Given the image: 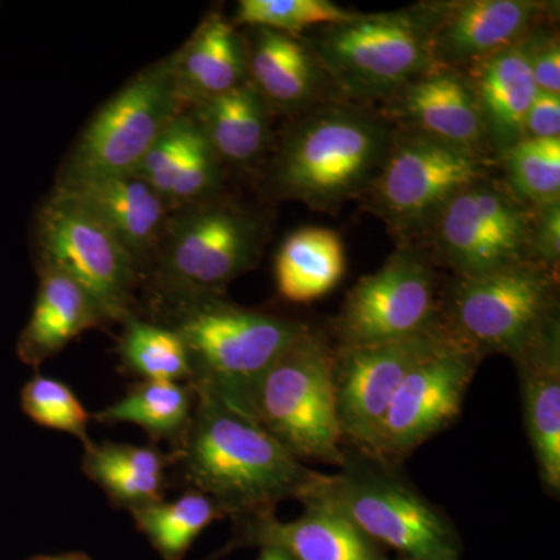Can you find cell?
Wrapping results in <instances>:
<instances>
[{"label":"cell","instance_id":"cell-35","mask_svg":"<svg viewBox=\"0 0 560 560\" xmlns=\"http://www.w3.org/2000/svg\"><path fill=\"white\" fill-rule=\"evenodd\" d=\"M537 91L560 95V46L558 33L534 28L522 40Z\"/></svg>","mask_w":560,"mask_h":560},{"label":"cell","instance_id":"cell-29","mask_svg":"<svg viewBox=\"0 0 560 560\" xmlns=\"http://www.w3.org/2000/svg\"><path fill=\"white\" fill-rule=\"evenodd\" d=\"M195 393L191 383L142 382L116 404L95 412L102 423H132L154 441L171 442L178 451L194 416Z\"/></svg>","mask_w":560,"mask_h":560},{"label":"cell","instance_id":"cell-12","mask_svg":"<svg viewBox=\"0 0 560 560\" xmlns=\"http://www.w3.org/2000/svg\"><path fill=\"white\" fill-rule=\"evenodd\" d=\"M33 245L38 267L54 268L75 280L105 320L130 315L138 261L79 200L55 190L36 215Z\"/></svg>","mask_w":560,"mask_h":560},{"label":"cell","instance_id":"cell-6","mask_svg":"<svg viewBox=\"0 0 560 560\" xmlns=\"http://www.w3.org/2000/svg\"><path fill=\"white\" fill-rule=\"evenodd\" d=\"M334 364L335 349L307 326L272 361L254 390V419L301 463L340 466L345 458Z\"/></svg>","mask_w":560,"mask_h":560},{"label":"cell","instance_id":"cell-24","mask_svg":"<svg viewBox=\"0 0 560 560\" xmlns=\"http://www.w3.org/2000/svg\"><path fill=\"white\" fill-rule=\"evenodd\" d=\"M38 272L32 316L16 345L22 363L33 368L57 355L83 331L106 323L98 305L75 280L50 267H38Z\"/></svg>","mask_w":560,"mask_h":560},{"label":"cell","instance_id":"cell-3","mask_svg":"<svg viewBox=\"0 0 560 560\" xmlns=\"http://www.w3.org/2000/svg\"><path fill=\"white\" fill-rule=\"evenodd\" d=\"M337 474L313 471L298 500L341 515L377 545L415 560H459L455 529L390 464L345 447Z\"/></svg>","mask_w":560,"mask_h":560},{"label":"cell","instance_id":"cell-2","mask_svg":"<svg viewBox=\"0 0 560 560\" xmlns=\"http://www.w3.org/2000/svg\"><path fill=\"white\" fill-rule=\"evenodd\" d=\"M394 128L381 113L329 101L301 114L283 135L271 167L275 194L311 209H340L377 178Z\"/></svg>","mask_w":560,"mask_h":560},{"label":"cell","instance_id":"cell-31","mask_svg":"<svg viewBox=\"0 0 560 560\" xmlns=\"http://www.w3.org/2000/svg\"><path fill=\"white\" fill-rule=\"evenodd\" d=\"M136 526L165 560H180L210 523L228 517L205 493L190 490L175 501H158L131 511Z\"/></svg>","mask_w":560,"mask_h":560},{"label":"cell","instance_id":"cell-11","mask_svg":"<svg viewBox=\"0 0 560 560\" xmlns=\"http://www.w3.org/2000/svg\"><path fill=\"white\" fill-rule=\"evenodd\" d=\"M495 162L397 128L382 171L364 198L394 234L418 237L427 234L459 190L488 178Z\"/></svg>","mask_w":560,"mask_h":560},{"label":"cell","instance_id":"cell-28","mask_svg":"<svg viewBox=\"0 0 560 560\" xmlns=\"http://www.w3.org/2000/svg\"><path fill=\"white\" fill-rule=\"evenodd\" d=\"M168 458L153 445L101 442L84 447L83 470L116 506L139 510L162 501Z\"/></svg>","mask_w":560,"mask_h":560},{"label":"cell","instance_id":"cell-13","mask_svg":"<svg viewBox=\"0 0 560 560\" xmlns=\"http://www.w3.org/2000/svg\"><path fill=\"white\" fill-rule=\"evenodd\" d=\"M441 308L440 278L430 256L404 245L350 289L334 334L340 349L405 340L441 326Z\"/></svg>","mask_w":560,"mask_h":560},{"label":"cell","instance_id":"cell-23","mask_svg":"<svg viewBox=\"0 0 560 560\" xmlns=\"http://www.w3.org/2000/svg\"><path fill=\"white\" fill-rule=\"evenodd\" d=\"M477 97L490 149L500 154L525 138V121L537 94L522 44L460 69Z\"/></svg>","mask_w":560,"mask_h":560},{"label":"cell","instance_id":"cell-1","mask_svg":"<svg viewBox=\"0 0 560 560\" xmlns=\"http://www.w3.org/2000/svg\"><path fill=\"white\" fill-rule=\"evenodd\" d=\"M195 393L189 430L173 452L191 490L205 493L235 518L268 514L280 501L298 500L313 470L253 416L208 389L195 388Z\"/></svg>","mask_w":560,"mask_h":560},{"label":"cell","instance_id":"cell-27","mask_svg":"<svg viewBox=\"0 0 560 560\" xmlns=\"http://www.w3.org/2000/svg\"><path fill=\"white\" fill-rule=\"evenodd\" d=\"M345 275V243L329 228L307 226L291 232L276 254V287L290 302L319 300L337 289Z\"/></svg>","mask_w":560,"mask_h":560},{"label":"cell","instance_id":"cell-16","mask_svg":"<svg viewBox=\"0 0 560 560\" xmlns=\"http://www.w3.org/2000/svg\"><path fill=\"white\" fill-rule=\"evenodd\" d=\"M430 54L438 68L464 69L521 44L551 5L537 0L427 2Z\"/></svg>","mask_w":560,"mask_h":560},{"label":"cell","instance_id":"cell-20","mask_svg":"<svg viewBox=\"0 0 560 560\" xmlns=\"http://www.w3.org/2000/svg\"><path fill=\"white\" fill-rule=\"evenodd\" d=\"M523 423L544 488L560 492V320L515 357Z\"/></svg>","mask_w":560,"mask_h":560},{"label":"cell","instance_id":"cell-21","mask_svg":"<svg viewBox=\"0 0 560 560\" xmlns=\"http://www.w3.org/2000/svg\"><path fill=\"white\" fill-rule=\"evenodd\" d=\"M55 190L90 209L138 265L154 254L171 215L160 195L136 173L75 180Z\"/></svg>","mask_w":560,"mask_h":560},{"label":"cell","instance_id":"cell-19","mask_svg":"<svg viewBox=\"0 0 560 560\" xmlns=\"http://www.w3.org/2000/svg\"><path fill=\"white\" fill-rule=\"evenodd\" d=\"M221 167L223 162L200 125L184 109L153 143L135 173L173 212L219 197L223 180Z\"/></svg>","mask_w":560,"mask_h":560},{"label":"cell","instance_id":"cell-5","mask_svg":"<svg viewBox=\"0 0 560 560\" xmlns=\"http://www.w3.org/2000/svg\"><path fill=\"white\" fill-rule=\"evenodd\" d=\"M308 43L340 101L385 102L438 68L431 60L427 3L393 13L359 14L313 31Z\"/></svg>","mask_w":560,"mask_h":560},{"label":"cell","instance_id":"cell-36","mask_svg":"<svg viewBox=\"0 0 560 560\" xmlns=\"http://www.w3.org/2000/svg\"><path fill=\"white\" fill-rule=\"evenodd\" d=\"M533 259L550 270L559 271L560 202L536 208L533 232Z\"/></svg>","mask_w":560,"mask_h":560},{"label":"cell","instance_id":"cell-38","mask_svg":"<svg viewBox=\"0 0 560 560\" xmlns=\"http://www.w3.org/2000/svg\"><path fill=\"white\" fill-rule=\"evenodd\" d=\"M259 560H291L289 556L278 548H264Z\"/></svg>","mask_w":560,"mask_h":560},{"label":"cell","instance_id":"cell-22","mask_svg":"<svg viewBox=\"0 0 560 560\" xmlns=\"http://www.w3.org/2000/svg\"><path fill=\"white\" fill-rule=\"evenodd\" d=\"M241 522L242 541L278 548L291 560H388L352 523L320 508H305L304 515L291 522H279L275 512Z\"/></svg>","mask_w":560,"mask_h":560},{"label":"cell","instance_id":"cell-34","mask_svg":"<svg viewBox=\"0 0 560 560\" xmlns=\"http://www.w3.org/2000/svg\"><path fill=\"white\" fill-rule=\"evenodd\" d=\"M21 405L22 411L38 425L72 434L84 447L92 444L88 436L90 412L66 383L35 375L21 390Z\"/></svg>","mask_w":560,"mask_h":560},{"label":"cell","instance_id":"cell-33","mask_svg":"<svg viewBox=\"0 0 560 560\" xmlns=\"http://www.w3.org/2000/svg\"><path fill=\"white\" fill-rule=\"evenodd\" d=\"M355 16L329 0H242L235 10V27L270 28L301 36L324 25L340 24Z\"/></svg>","mask_w":560,"mask_h":560},{"label":"cell","instance_id":"cell-14","mask_svg":"<svg viewBox=\"0 0 560 560\" xmlns=\"http://www.w3.org/2000/svg\"><path fill=\"white\" fill-rule=\"evenodd\" d=\"M480 357L451 337L431 350L401 382L370 455L393 466L448 429L463 410Z\"/></svg>","mask_w":560,"mask_h":560},{"label":"cell","instance_id":"cell-18","mask_svg":"<svg viewBox=\"0 0 560 560\" xmlns=\"http://www.w3.org/2000/svg\"><path fill=\"white\" fill-rule=\"evenodd\" d=\"M243 39L248 81L271 113L301 116L329 102L324 94L334 88L307 38L250 27Z\"/></svg>","mask_w":560,"mask_h":560},{"label":"cell","instance_id":"cell-30","mask_svg":"<svg viewBox=\"0 0 560 560\" xmlns=\"http://www.w3.org/2000/svg\"><path fill=\"white\" fill-rule=\"evenodd\" d=\"M119 352L121 366L143 382L190 383L189 352L183 338L164 324L130 315L124 320Z\"/></svg>","mask_w":560,"mask_h":560},{"label":"cell","instance_id":"cell-17","mask_svg":"<svg viewBox=\"0 0 560 560\" xmlns=\"http://www.w3.org/2000/svg\"><path fill=\"white\" fill-rule=\"evenodd\" d=\"M382 116L399 130L419 132L482 160L497 161L477 97L458 69L434 68L386 98Z\"/></svg>","mask_w":560,"mask_h":560},{"label":"cell","instance_id":"cell-8","mask_svg":"<svg viewBox=\"0 0 560 560\" xmlns=\"http://www.w3.org/2000/svg\"><path fill=\"white\" fill-rule=\"evenodd\" d=\"M267 235L260 215L219 197L173 210L154 250L161 296H223L256 267Z\"/></svg>","mask_w":560,"mask_h":560},{"label":"cell","instance_id":"cell-10","mask_svg":"<svg viewBox=\"0 0 560 560\" xmlns=\"http://www.w3.org/2000/svg\"><path fill=\"white\" fill-rule=\"evenodd\" d=\"M536 208L492 176L464 187L452 198L427 234L440 264L456 278H478L534 261Z\"/></svg>","mask_w":560,"mask_h":560},{"label":"cell","instance_id":"cell-32","mask_svg":"<svg viewBox=\"0 0 560 560\" xmlns=\"http://www.w3.org/2000/svg\"><path fill=\"white\" fill-rule=\"evenodd\" d=\"M504 183L533 208L560 202V139H522L500 154Z\"/></svg>","mask_w":560,"mask_h":560},{"label":"cell","instance_id":"cell-40","mask_svg":"<svg viewBox=\"0 0 560 560\" xmlns=\"http://www.w3.org/2000/svg\"><path fill=\"white\" fill-rule=\"evenodd\" d=\"M401 560H415V559H407V558H401Z\"/></svg>","mask_w":560,"mask_h":560},{"label":"cell","instance_id":"cell-37","mask_svg":"<svg viewBox=\"0 0 560 560\" xmlns=\"http://www.w3.org/2000/svg\"><path fill=\"white\" fill-rule=\"evenodd\" d=\"M525 138L560 139V95L537 91L526 116Z\"/></svg>","mask_w":560,"mask_h":560},{"label":"cell","instance_id":"cell-15","mask_svg":"<svg viewBox=\"0 0 560 560\" xmlns=\"http://www.w3.org/2000/svg\"><path fill=\"white\" fill-rule=\"evenodd\" d=\"M447 337L444 327L405 340L335 349L334 385L342 441L370 453L408 372Z\"/></svg>","mask_w":560,"mask_h":560},{"label":"cell","instance_id":"cell-7","mask_svg":"<svg viewBox=\"0 0 560 560\" xmlns=\"http://www.w3.org/2000/svg\"><path fill=\"white\" fill-rule=\"evenodd\" d=\"M559 318L558 271L536 261L456 278L442 298L448 337L480 359L521 355Z\"/></svg>","mask_w":560,"mask_h":560},{"label":"cell","instance_id":"cell-26","mask_svg":"<svg viewBox=\"0 0 560 560\" xmlns=\"http://www.w3.org/2000/svg\"><path fill=\"white\" fill-rule=\"evenodd\" d=\"M187 110L223 164H254L270 143L271 109L249 81Z\"/></svg>","mask_w":560,"mask_h":560},{"label":"cell","instance_id":"cell-4","mask_svg":"<svg viewBox=\"0 0 560 560\" xmlns=\"http://www.w3.org/2000/svg\"><path fill=\"white\" fill-rule=\"evenodd\" d=\"M162 302L164 326L183 338L189 352L191 386L208 389L250 416L261 375L307 327L238 307L223 296H172Z\"/></svg>","mask_w":560,"mask_h":560},{"label":"cell","instance_id":"cell-25","mask_svg":"<svg viewBox=\"0 0 560 560\" xmlns=\"http://www.w3.org/2000/svg\"><path fill=\"white\" fill-rule=\"evenodd\" d=\"M173 72L184 109L248 81L243 33L219 13L209 14L173 54Z\"/></svg>","mask_w":560,"mask_h":560},{"label":"cell","instance_id":"cell-39","mask_svg":"<svg viewBox=\"0 0 560 560\" xmlns=\"http://www.w3.org/2000/svg\"><path fill=\"white\" fill-rule=\"evenodd\" d=\"M32 560H90L83 556H46V558H36Z\"/></svg>","mask_w":560,"mask_h":560},{"label":"cell","instance_id":"cell-9","mask_svg":"<svg viewBox=\"0 0 560 560\" xmlns=\"http://www.w3.org/2000/svg\"><path fill=\"white\" fill-rule=\"evenodd\" d=\"M180 110L171 55L139 72L92 117L70 151L57 186L135 173Z\"/></svg>","mask_w":560,"mask_h":560}]
</instances>
